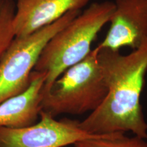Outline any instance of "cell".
<instances>
[{
  "label": "cell",
  "mask_w": 147,
  "mask_h": 147,
  "mask_svg": "<svg viewBox=\"0 0 147 147\" xmlns=\"http://www.w3.org/2000/svg\"><path fill=\"white\" fill-rule=\"evenodd\" d=\"M14 12V0H0V59L14 38L12 29Z\"/></svg>",
  "instance_id": "obj_10"
},
{
  "label": "cell",
  "mask_w": 147,
  "mask_h": 147,
  "mask_svg": "<svg viewBox=\"0 0 147 147\" xmlns=\"http://www.w3.org/2000/svg\"><path fill=\"white\" fill-rule=\"evenodd\" d=\"M65 147H76V146H74V145H70V146H65Z\"/></svg>",
  "instance_id": "obj_11"
},
{
  "label": "cell",
  "mask_w": 147,
  "mask_h": 147,
  "mask_svg": "<svg viewBox=\"0 0 147 147\" xmlns=\"http://www.w3.org/2000/svg\"><path fill=\"white\" fill-rule=\"evenodd\" d=\"M81 10H71L53 24L23 37H14L0 59V103L23 93L42 50L54 35Z\"/></svg>",
  "instance_id": "obj_4"
},
{
  "label": "cell",
  "mask_w": 147,
  "mask_h": 147,
  "mask_svg": "<svg viewBox=\"0 0 147 147\" xmlns=\"http://www.w3.org/2000/svg\"><path fill=\"white\" fill-rule=\"evenodd\" d=\"M47 73L34 70L23 93L0 103V127L22 128L36 123L41 111L42 91Z\"/></svg>",
  "instance_id": "obj_8"
},
{
  "label": "cell",
  "mask_w": 147,
  "mask_h": 147,
  "mask_svg": "<svg viewBox=\"0 0 147 147\" xmlns=\"http://www.w3.org/2000/svg\"><path fill=\"white\" fill-rule=\"evenodd\" d=\"M90 0H16L12 21L14 37H23L53 24L71 10H80Z\"/></svg>",
  "instance_id": "obj_7"
},
{
  "label": "cell",
  "mask_w": 147,
  "mask_h": 147,
  "mask_svg": "<svg viewBox=\"0 0 147 147\" xmlns=\"http://www.w3.org/2000/svg\"><path fill=\"white\" fill-rule=\"evenodd\" d=\"M115 10L107 34L98 46L133 50L147 40V0H115Z\"/></svg>",
  "instance_id": "obj_6"
},
{
  "label": "cell",
  "mask_w": 147,
  "mask_h": 147,
  "mask_svg": "<svg viewBox=\"0 0 147 147\" xmlns=\"http://www.w3.org/2000/svg\"><path fill=\"white\" fill-rule=\"evenodd\" d=\"M76 147H147V140L125 133L105 134L98 138L85 140L74 144Z\"/></svg>",
  "instance_id": "obj_9"
},
{
  "label": "cell",
  "mask_w": 147,
  "mask_h": 147,
  "mask_svg": "<svg viewBox=\"0 0 147 147\" xmlns=\"http://www.w3.org/2000/svg\"><path fill=\"white\" fill-rule=\"evenodd\" d=\"M98 48L66 69L50 89L42 92L41 110L56 117L63 114L80 115L95 111L108 93L99 64Z\"/></svg>",
  "instance_id": "obj_3"
},
{
  "label": "cell",
  "mask_w": 147,
  "mask_h": 147,
  "mask_svg": "<svg viewBox=\"0 0 147 147\" xmlns=\"http://www.w3.org/2000/svg\"><path fill=\"white\" fill-rule=\"evenodd\" d=\"M99 64L108 93L80 126L95 135L131 132L147 140L140 96L147 71V40L127 55L98 46Z\"/></svg>",
  "instance_id": "obj_1"
},
{
  "label": "cell",
  "mask_w": 147,
  "mask_h": 147,
  "mask_svg": "<svg viewBox=\"0 0 147 147\" xmlns=\"http://www.w3.org/2000/svg\"><path fill=\"white\" fill-rule=\"evenodd\" d=\"M114 10L113 1L91 3L51 38L34 69L47 73L42 92L48 91L66 69L89 54L92 43L104 25L110 23Z\"/></svg>",
  "instance_id": "obj_2"
},
{
  "label": "cell",
  "mask_w": 147,
  "mask_h": 147,
  "mask_svg": "<svg viewBox=\"0 0 147 147\" xmlns=\"http://www.w3.org/2000/svg\"><path fill=\"white\" fill-rule=\"evenodd\" d=\"M104 135L87 133L80 121L57 120L41 110L39 121L22 128L0 127V147H65Z\"/></svg>",
  "instance_id": "obj_5"
}]
</instances>
